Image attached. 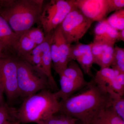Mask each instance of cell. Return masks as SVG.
Returning a JSON list of instances; mask_svg holds the SVG:
<instances>
[{"label": "cell", "mask_w": 124, "mask_h": 124, "mask_svg": "<svg viewBox=\"0 0 124 124\" xmlns=\"http://www.w3.org/2000/svg\"><path fill=\"white\" fill-rule=\"evenodd\" d=\"M78 120L61 113L51 116L39 124H77Z\"/></svg>", "instance_id": "obj_18"}, {"label": "cell", "mask_w": 124, "mask_h": 124, "mask_svg": "<svg viewBox=\"0 0 124 124\" xmlns=\"http://www.w3.org/2000/svg\"><path fill=\"white\" fill-rule=\"evenodd\" d=\"M53 35L57 45L59 64L57 73L59 75L63 73L71 62L69 58V48L71 45L68 44L63 35L60 25L54 30Z\"/></svg>", "instance_id": "obj_9"}, {"label": "cell", "mask_w": 124, "mask_h": 124, "mask_svg": "<svg viewBox=\"0 0 124 124\" xmlns=\"http://www.w3.org/2000/svg\"><path fill=\"white\" fill-rule=\"evenodd\" d=\"M78 8L93 22H100L111 13L109 0H75Z\"/></svg>", "instance_id": "obj_8"}, {"label": "cell", "mask_w": 124, "mask_h": 124, "mask_svg": "<svg viewBox=\"0 0 124 124\" xmlns=\"http://www.w3.org/2000/svg\"><path fill=\"white\" fill-rule=\"evenodd\" d=\"M79 94L61 100L59 113L76 118L81 124H88L93 117L111 106V100L106 88L93 80Z\"/></svg>", "instance_id": "obj_1"}, {"label": "cell", "mask_w": 124, "mask_h": 124, "mask_svg": "<svg viewBox=\"0 0 124 124\" xmlns=\"http://www.w3.org/2000/svg\"><path fill=\"white\" fill-rule=\"evenodd\" d=\"M117 81L121 85L124 87V73H120L116 76Z\"/></svg>", "instance_id": "obj_26"}, {"label": "cell", "mask_w": 124, "mask_h": 124, "mask_svg": "<svg viewBox=\"0 0 124 124\" xmlns=\"http://www.w3.org/2000/svg\"><path fill=\"white\" fill-rule=\"evenodd\" d=\"M115 45H109L96 63L101 68H110L111 66L113 61Z\"/></svg>", "instance_id": "obj_20"}, {"label": "cell", "mask_w": 124, "mask_h": 124, "mask_svg": "<svg viewBox=\"0 0 124 124\" xmlns=\"http://www.w3.org/2000/svg\"><path fill=\"white\" fill-rule=\"evenodd\" d=\"M43 0H0V15L19 36L40 22Z\"/></svg>", "instance_id": "obj_2"}, {"label": "cell", "mask_w": 124, "mask_h": 124, "mask_svg": "<svg viewBox=\"0 0 124 124\" xmlns=\"http://www.w3.org/2000/svg\"><path fill=\"white\" fill-rule=\"evenodd\" d=\"M111 100V107L116 114L124 120V99L123 95L110 89H106Z\"/></svg>", "instance_id": "obj_16"}, {"label": "cell", "mask_w": 124, "mask_h": 124, "mask_svg": "<svg viewBox=\"0 0 124 124\" xmlns=\"http://www.w3.org/2000/svg\"><path fill=\"white\" fill-rule=\"evenodd\" d=\"M106 19L98 23L95 26L93 42H104L115 45L118 31L109 25Z\"/></svg>", "instance_id": "obj_11"}, {"label": "cell", "mask_w": 124, "mask_h": 124, "mask_svg": "<svg viewBox=\"0 0 124 124\" xmlns=\"http://www.w3.org/2000/svg\"><path fill=\"white\" fill-rule=\"evenodd\" d=\"M88 124H124V120L116 114L111 106L93 117Z\"/></svg>", "instance_id": "obj_14"}, {"label": "cell", "mask_w": 124, "mask_h": 124, "mask_svg": "<svg viewBox=\"0 0 124 124\" xmlns=\"http://www.w3.org/2000/svg\"><path fill=\"white\" fill-rule=\"evenodd\" d=\"M120 41H124V29L118 31L117 33L116 42Z\"/></svg>", "instance_id": "obj_27"}, {"label": "cell", "mask_w": 124, "mask_h": 124, "mask_svg": "<svg viewBox=\"0 0 124 124\" xmlns=\"http://www.w3.org/2000/svg\"><path fill=\"white\" fill-rule=\"evenodd\" d=\"M60 88L59 90L54 93L58 99H60L62 101L68 99L73 94L84 89L87 85L88 82H78L71 78L66 77L63 74L59 75Z\"/></svg>", "instance_id": "obj_10"}, {"label": "cell", "mask_w": 124, "mask_h": 124, "mask_svg": "<svg viewBox=\"0 0 124 124\" xmlns=\"http://www.w3.org/2000/svg\"><path fill=\"white\" fill-rule=\"evenodd\" d=\"M5 124H20V122L16 120H13L8 121Z\"/></svg>", "instance_id": "obj_29"}, {"label": "cell", "mask_w": 124, "mask_h": 124, "mask_svg": "<svg viewBox=\"0 0 124 124\" xmlns=\"http://www.w3.org/2000/svg\"><path fill=\"white\" fill-rule=\"evenodd\" d=\"M16 60L20 97L24 99L44 90L51 91L47 77L41 69L24 60Z\"/></svg>", "instance_id": "obj_4"}, {"label": "cell", "mask_w": 124, "mask_h": 124, "mask_svg": "<svg viewBox=\"0 0 124 124\" xmlns=\"http://www.w3.org/2000/svg\"><path fill=\"white\" fill-rule=\"evenodd\" d=\"M4 92L0 87V106H3L7 104L4 99Z\"/></svg>", "instance_id": "obj_28"}, {"label": "cell", "mask_w": 124, "mask_h": 124, "mask_svg": "<svg viewBox=\"0 0 124 124\" xmlns=\"http://www.w3.org/2000/svg\"><path fill=\"white\" fill-rule=\"evenodd\" d=\"M0 87L9 102L20 97L16 58L5 56L0 59Z\"/></svg>", "instance_id": "obj_7"}, {"label": "cell", "mask_w": 124, "mask_h": 124, "mask_svg": "<svg viewBox=\"0 0 124 124\" xmlns=\"http://www.w3.org/2000/svg\"><path fill=\"white\" fill-rule=\"evenodd\" d=\"M60 101L49 90H44L25 98L17 110L15 119L20 124H40L51 116L59 112Z\"/></svg>", "instance_id": "obj_3"}, {"label": "cell", "mask_w": 124, "mask_h": 124, "mask_svg": "<svg viewBox=\"0 0 124 124\" xmlns=\"http://www.w3.org/2000/svg\"><path fill=\"white\" fill-rule=\"evenodd\" d=\"M19 37L0 15V46L4 50L13 48Z\"/></svg>", "instance_id": "obj_12"}, {"label": "cell", "mask_w": 124, "mask_h": 124, "mask_svg": "<svg viewBox=\"0 0 124 124\" xmlns=\"http://www.w3.org/2000/svg\"><path fill=\"white\" fill-rule=\"evenodd\" d=\"M15 109L9 107L7 104L0 106V124H5L8 121L16 120Z\"/></svg>", "instance_id": "obj_24"}, {"label": "cell", "mask_w": 124, "mask_h": 124, "mask_svg": "<svg viewBox=\"0 0 124 124\" xmlns=\"http://www.w3.org/2000/svg\"><path fill=\"white\" fill-rule=\"evenodd\" d=\"M80 65L83 72L86 75L91 76V68L93 64V58L91 51L78 58L76 60Z\"/></svg>", "instance_id": "obj_22"}, {"label": "cell", "mask_w": 124, "mask_h": 124, "mask_svg": "<svg viewBox=\"0 0 124 124\" xmlns=\"http://www.w3.org/2000/svg\"><path fill=\"white\" fill-rule=\"evenodd\" d=\"M112 68L118 70L120 72L124 73V49L115 46L114 56Z\"/></svg>", "instance_id": "obj_21"}, {"label": "cell", "mask_w": 124, "mask_h": 124, "mask_svg": "<svg viewBox=\"0 0 124 124\" xmlns=\"http://www.w3.org/2000/svg\"><path fill=\"white\" fill-rule=\"evenodd\" d=\"M42 6L40 22L45 35L60 25L75 6V0H51Z\"/></svg>", "instance_id": "obj_5"}, {"label": "cell", "mask_w": 124, "mask_h": 124, "mask_svg": "<svg viewBox=\"0 0 124 124\" xmlns=\"http://www.w3.org/2000/svg\"><path fill=\"white\" fill-rule=\"evenodd\" d=\"M110 44H112L102 42H92L91 52L93 58L94 63L96 64L107 46Z\"/></svg>", "instance_id": "obj_23"}, {"label": "cell", "mask_w": 124, "mask_h": 124, "mask_svg": "<svg viewBox=\"0 0 124 124\" xmlns=\"http://www.w3.org/2000/svg\"><path fill=\"white\" fill-rule=\"evenodd\" d=\"M62 74L78 82H87L85 80L82 69L75 60H72L68 63L66 68Z\"/></svg>", "instance_id": "obj_15"}, {"label": "cell", "mask_w": 124, "mask_h": 124, "mask_svg": "<svg viewBox=\"0 0 124 124\" xmlns=\"http://www.w3.org/2000/svg\"><path fill=\"white\" fill-rule=\"evenodd\" d=\"M106 20L109 25L117 31L124 29V9L115 11Z\"/></svg>", "instance_id": "obj_19"}, {"label": "cell", "mask_w": 124, "mask_h": 124, "mask_svg": "<svg viewBox=\"0 0 124 124\" xmlns=\"http://www.w3.org/2000/svg\"><path fill=\"white\" fill-rule=\"evenodd\" d=\"M109 3L112 12L124 9V0H109Z\"/></svg>", "instance_id": "obj_25"}, {"label": "cell", "mask_w": 124, "mask_h": 124, "mask_svg": "<svg viewBox=\"0 0 124 124\" xmlns=\"http://www.w3.org/2000/svg\"><path fill=\"white\" fill-rule=\"evenodd\" d=\"M121 73L118 70L110 68H101L97 71L93 80L97 84L112 90L116 80V76Z\"/></svg>", "instance_id": "obj_13"}, {"label": "cell", "mask_w": 124, "mask_h": 124, "mask_svg": "<svg viewBox=\"0 0 124 124\" xmlns=\"http://www.w3.org/2000/svg\"><path fill=\"white\" fill-rule=\"evenodd\" d=\"M4 51V50L2 49V47L0 46V59L3 57L4 56H5V55H4V54H3V52Z\"/></svg>", "instance_id": "obj_30"}, {"label": "cell", "mask_w": 124, "mask_h": 124, "mask_svg": "<svg viewBox=\"0 0 124 124\" xmlns=\"http://www.w3.org/2000/svg\"><path fill=\"white\" fill-rule=\"evenodd\" d=\"M92 43L85 44L78 42L71 45L69 48V58L71 61L76 60L77 58L91 51Z\"/></svg>", "instance_id": "obj_17"}, {"label": "cell", "mask_w": 124, "mask_h": 124, "mask_svg": "<svg viewBox=\"0 0 124 124\" xmlns=\"http://www.w3.org/2000/svg\"><path fill=\"white\" fill-rule=\"evenodd\" d=\"M93 22L86 17L75 6L60 24L63 35L68 44L78 43L85 35Z\"/></svg>", "instance_id": "obj_6"}]
</instances>
